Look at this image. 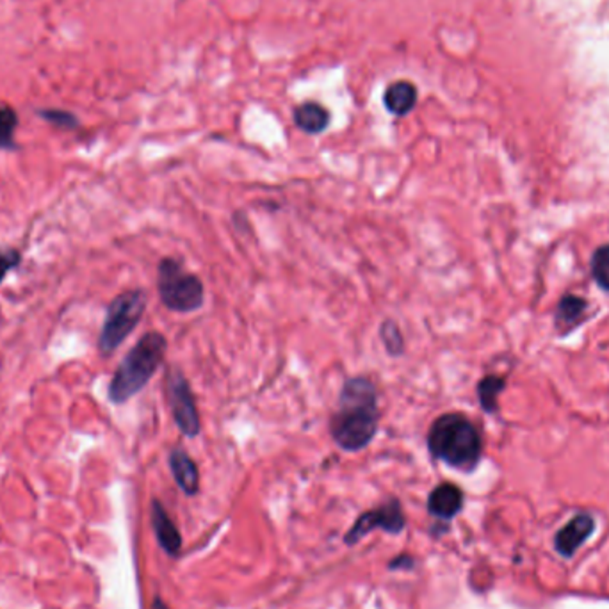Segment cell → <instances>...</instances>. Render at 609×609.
I'll use <instances>...</instances> for the list:
<instances>
[{
  "label": "cell",
  "mask_w": 609,
  "mask_h": 609,
  "mask_svg": "<svg viewBox=\"0 0 609 609\" xmlns=\"http://www.w3.org/2000/svg\"><path fill=\"white\" fill-rule=\"evenodd\" d=\"M592 274L595 282L609 291V244L601 246L592 259Z\"/></svg>",
  "instance_id": "obj_17"
},
{
  "label": "cell",
  "mask_w": 609,
  "mask_h": 609,
  "mask_svg": "<svg viewBox=\"0 0 609 609\" xmlns=\"http://www.w3.org/2000/svg\"><path fill=\"white\" fill-rule=\"evenodd\" d=\"M16 123H18L16 113L5 106H0V149L13 147V136H15Z\"/></svg>",
  "instance_id": "obj_18"
},
{
  "label": "cell",
  "mask_w": 609,
  "mask_h": 609,
  "mask_svg": "<svg viewBox=\"0 0 609 609\" xmlns=\"http://www.w3.org/2000/svg\"><path fill=\"white\" fill-rule=\"evenodd\" d=\"M20 264V253L16 250H0V284L5 274Z\"/></svg>",
  "instance_id": "obj_19"
},
{
  "label": "cell",
  "mask_w": 609,
  "mask_h": 609,
  "mask_svg": "<svg viewBox=\"0 0 609 609\" xmlns=\"http://www.w3.org/2000/svg\"><path fill=\"white\" fill-rule=\"evenodd\" d=\"M586 310V302L583 298L577 296H565L560 306H558V314H556V325L562 330H572L583 317Z\"/></svg>",
  "instance_id": "obj_14"
},
{
  "label": "cell",
  "mask_w": 609,
  "mask_h": 609,
  "mask_svg": "<svg viewBox=\"0 0 609 609\" xmlns=\"http://www.w3.org/2000/svg\"><path fill=\"white\" fill-rule=\"evenodd\" d=\"M157 291L162 304L177 314L196 312L205 304L203 282L171 257L157 266Z\"/></svg>",
  "instance_id": "obj_4"
},
{
  "label": "cell",
  "mask_w": 609,
  "mask_h": 609,
  "mask_svg": "<svg viewBox=\"0 0 609 609\" xmlns=\"http://www.w3.org/2000/svg\"><path fill=\"white\" fill-rule=\"evenodd\" d=\"M463 506V492L455 483H440L428 497V511L442 521L457 517Z\"/></svg>",
  "instance_id": "obj_10"
},
{
  "label": "cell",
  "mask_w": 609,
  "mask_h": 609,
  "mask_svg": "<svg viewBox=\"0 0 609 609\" xmlns=\"http://www.w3.org/2000/svg\"><path fill=\"white\" fill-rule=\"evenodd\" d=\"M428 451L435 459L458 470H472L483 453L478 428L463 414H444L433 420L426 437Z\"/></svg>",
  "instance_id": "obj_2"
},
{
  "label": "cell",
  "mask_w": 609,
  "mask_h": 609,
  "mask_svg": "<svg viewBox=\"0 0 609 609\" xmlns=\"http://www.w3.org/2000/svg\"><path fill=\"white\" fill-rule=\"evenodd\" d=\"M506 381L501 377H485L483 380L478 383V397H480V405L485 412L494 414L497 410V397L499 394L504 390Z\"/></svg>",
  "instance_id": "obj_15"
},
{
  "label": "cell",
  "mask_w": 609,
  "mask_h": 609,
  "mask_svg": "<svg viewBox=\"0 0 609 609\" xmlns=\"http://www.w3.org/2000/svg\"><path fill=\"white\" fill-rule=\"evenodd\" d=\"M153 609H170V608H168V606H166V604H164V603H162L160 599H155V601H153Z\"/></svg>",
  "instance_id": "obj_21"
},
{
  "label": "cell",
  "mask_w": 609,
  "mask_h": 609,
  "mask_svg": "<svg viewBox=\"0 0 609 609\" xmlns=\"http://www.w3.org/2000/svg\"><path fill=\"white\" fill-rule=\"evenodd\" d=\"M168 341L159 332L145 334L125 355L109 383V399L123 405L139 394L164 362Z\"/></svg>",
  "instance_id": "obj_3"
},
{
  "label": "cell",
  "mask_w": 609,
  "mask_h": 609,
  "mask_svg": "<svg viewBox=\"0 0 609 609\" xmlns=\"http://www.w3.org/2000/svg\"><path fill=\"white\" fill-rule=\"evenodd\" d=\"M383 104L388 113L396 116L408 115L418 104V89L412 82L397 80L385 89Z\"/></svg>",
  "instance_id": "obj_12"
},
{
  "label": "cell",
  "mask_w": 609,
  "mask_h": 609,
  "mask_svg": "<svg viewBox=\"0 0 609 609\" xmlns=\"http://www.w3.org/2000/svg\"><path fill=\"white\" fill-rule=\"evenodd\" d=\"M405 513L401 508V502L397 499H390L383 502L378 508L360 515L353 528L344 536V542L353 545L362 536L371 533L373 530H383L387 533L397 534L405 530Z\"/></svg>",
  "instance_id": "obj_7"
},
{
  "label": "cell",
  "mask_w": 609,
  "mask_h": 609,
  "mask_svg": "<svg viewBox=\"0 0 609 609\" xmlns=\"http://www.w3.org/2000/svg\"><path fill=\"white\" fill-rule=\"evenodd\" d=\"M152 526L153 533L157 536L159 545L166 551L170 556H179L182 549V536L164 506L153 499L152 501Z\"/></svg>",
  "instance_id": "obj_9"
},
{
  "label": "cell",
  "mask_w": 609,
  "mask_h": 609,
  "mask_svg": "<svg viewBox=\"0 0 609 609\" xmlns=\"http://www.w3.org/2000/svg\"><path fill=\"white\" fill-rule=\"evenodd\" d=\"M168 461L181 490L186 495L196 494L200 489V472L194 459L182 448H175L171 449Z\"/></svg>",
  "instance_id": "obj_11"
},
{
  "label": "cell",
  "mask_w": 609,
  "mask_h": 609,
  "mask_svg": "<svg viewBox=\"0 0 609 609\" xmlns=\"http://www.w3.org/2000/svg\"><path fill=\"white\" fill-rule=\"evenodd\" d=\"M380 339L381 344L385 346V351L397 358L405 353V337L401 334V328L397 326V323L394 319H385L380 325Z\"/></svg>",
  "instance_id": "obj_16"
},
{
  "label": "cell",
  "mask_w": 609,
  "mask_h": 609,
  "mask_svg": "<svg viewBox=\"0 0 609 609\" xmlns=\"http://www.w3.org/2000/svg\"><path fill=\"white\" fill-rule=\"evenodd\" d=\"M166 397L177 428L190 439H194L201 431V420L198 414L196 399L191 390L190 381L179 371L170 369L166 378Z\"/></svg>",
  "instance_id": "obj_6"
},
{
  "label": "cell",
  "mask_w": 609,
  "mask_h": 609,
  "mask_svg": "<svg viewBox=\"0 0 609 609\" xmlns=\"http://www.w3.org/2000/svg\"><path fill=\"white\" fill-rule=\"evenodd\" d=\"M408 563H410V565H414V560H412V558H408V556L405 554V556H399L397 560H394V562H392L388 567L394 571L397 565H401V567H407Z\"/></svg>",
  "instance_id": "obj_20"
},
{
  "label": "cell",
  "mask_w": 609,
  "mask_h": 609,
  "mask_svg": "<svg viewBox=\"0 0 609 609\" xmlns=\"http://www.w3.org/2000/svg\"><path fill=\"white\" fill-rule=\"evenodd\" d=\"M594 530H595V522L590 515L583 513V515L573 517L571 522H567L556 534L554 538L556 551L562 556L571 558L573 552L584 543V540L594 533Z\"/></svg>",
  "instance_id": "obj_8"
},
{
  "label": "cell",
  "mask_w": 609,
  "mask_h": 609,
  "mask_svg": "<svg viewBox=\"0 0 609 609\" xmlns=\"http://www.w3.org/2000/svg\"><path fill=\"white\" fill-rule=\"evenodd\" d=\"M380 426L378 390L373 380L353 377L344 381L337 410L330 418V435L347 453L366 449Z\"/></svg>",
  "instance_id": "obj_1"
},
{
  "label": "cell",
  "mask_w": 609,
  "mask_h": 609,
  "mask_svg": "<svg viewBox=\"0 0 609 609\" xmlns=\"http://www.w3.org/2000/svg\"><path fill=\"white\" fill-rule=\"evenodd\" d=\"M294 123L306 134H321L330 125V111L317 102H304L294 111Z\"/></svg>",
  "instance_id": "obj_13"
},
{
  "label": "cell",
  "mask_w": 609,
  "mask_h": 609,
  "mask_svg": "<svg viewBox=\"0 0 609 609\" xmlns=\"http://www.w3.org/2000/svg\"><path fill=\"white\" fill-rule=\"evenodd\" d=\"M147 310V293L141 289L118 294L109 304L100 332L98 349L104 356L113 355L125 339L138 328Z\"/></svg>",
  "instance_id": "obj_5"
}]
</instances>
